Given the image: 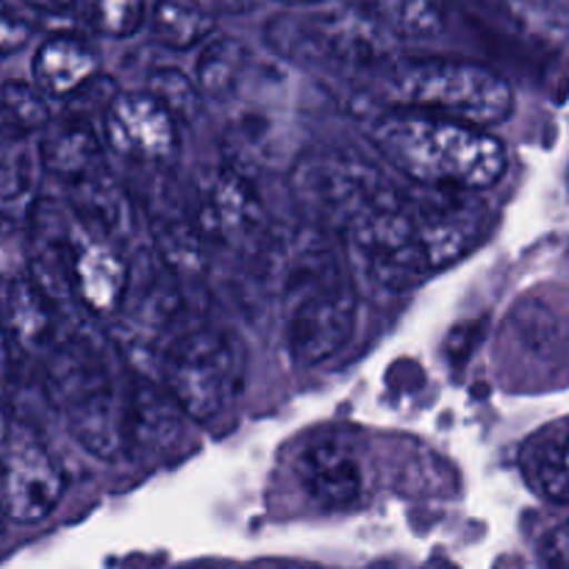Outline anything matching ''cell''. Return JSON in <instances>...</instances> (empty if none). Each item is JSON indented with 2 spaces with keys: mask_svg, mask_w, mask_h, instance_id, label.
I'll return each mask as SVG.
<instances>
[{
  "mask_svg": "<svg viewBox=\"0 0 569 569\" xmlns=\"http://www.w3.org/2000/svg\"><path fill=\"white\" fill-rule=\"evenodd\" d=\"M481 220V206L467 200V192H409L383 178L339 233L367 278L409 289L461 259L478 239Z\"/></svg>",
  "mask_w": 569,
  "mask_h": 569,
  "instance_id": "cell-1",
  "label": "cell"
},
{
  "mask_svg": "<svg viewBox=\"0 0 569 569\" xmlns=\"http://www.w3.org/2000/svg\"><path fill=\"white\" fill-rule=\"evenodd\" d=\"M383 159L431 189L478 192L503 176L506 144L483 128L422 111H395L372 131Z\"/></svg>",
  "mask_w": 569,
  "mask_h": 569,
  "instance_id": "cell-2",
  "label": "cell"
},
{
  "mask_svg": "<svg viewBox=\"0 0 569 569\" xmlns=\"http://www.w3.org/2000/svg\"><path fill=\"white\" fill-rule=\"evenodd\" d=\"M287 342L300 365H322L348 345L356 326V283L331 250H311L283 287Z\"/></svg>",
  "mask_w": 569,
  "mask_h": 569,
  "instance_id": "cell-3",
  "label": "cell"
},
{
  "mask_svg": "<svg viewBox=\"0 0 569 569\" xmlns=\"http://www.w3.org/2000/svg\"><path fill=\"white\" fill-rule=\"evenodd\" d=\"M395 98L411 111L487 128L515 109L511 83L476 61L422 59L403 67L392 83Z\"/></svg>",
  "mask_w": 569,
  "mask_h": 569,
  "instance_id": "cell-4",
  "label": "cell"
},
{
  "mask_svg": "<svg viewBox=\"0 0 569 569\" xmlns=\"http://www.w3.org/2000/svg\"><path fill=\"white\" fill-rule=\"evenodd\" d=\"M159 370L167 395L183 415L192 420H211L237 395L242 359L226 331L203 326L178 333Z\"/></svg>",
  "mask_w": 569,
  "mask_h": 569,
  "instance_id": "cell-5",
  "label": "cell"
},
{
  "mask_svg": "<svg viewBox=\"0 0 569 569\" xmlns=\"http://www.w3.org/2000/svg\"><path fill=\"white\" fill-rule=\"evenodd\" d=\"M267 39L295 59L378 64L392 53L395 33L365 6H342L317 14L276 17L267 28Z\"/></svg>",
  "mask_w": 569,
  "mask_h": 569,
  "instance_id": "cell-6",
  "label": "cell"
},
{
  "mask_svg": "<svg viewBox=\"0 0 569 569\" xmlns=\"http://www.w3.org/2000/svg\"><path fill=\"white\" fill-rule=\"evenodd\" d=\"M53 387L78 442L94 456L126 445V406L117 400L109 367L98 350L76 345L53 367Z\"/></svg>",
  "mask_w": 569,
  "mask_h": 569,
  "instance_id": "cell-7",
  "label": "cell"
},
{
  "mask_svg": "<svg viewBox=\"0 0 569 569\" xmlns=\"http://www.w3.org/2000/svg\"><path fill=\"white\" fill-rule=\"evenodd\" d=\"M67 492L59 459L28 431L9 428L3 442V509L22 526L44 520Z\"/></svg>",
  "mask_w": 569,
  "mask_h": 569,
  "instance_id": "cell-8",
  "label": "cell"
},
{
  "mask_svg": "<svg viewBox=\"0 0 569 569\" xmlns=\"http://www.w3.org/2000/svg\"><path fill=\"white\" fill-rule=\"evenodd\" d=\"M103 126L111 148L133 159L159 161L178 148V120L148 89L117 94L106 109Z\"/></svg>",
  "mask_w": 569,
  "mask_h": 569,
  "instance_id": "cell-9",
  "label": "cell"
},
{
  "mask_svg": "<svg viewBox=\"0 0 569 569\" xmlns=\"http://www.w3.org/2000/svg\"><path fill=\"white\" fill-rule=\"evenodd\" d=\"M261 220V200L253 181L239 167L226 164L200 198L194 228L203 239L231 242L253 231Z\"/></svg>",
  "mask_w": 569,
  "mask_h": 569,
  "instance_id": "cell-10",
  "label": "cell"
},
{
  "mask_svg": "<svg viewBox=\"0 0 569 569\" xmlns=\"http://www.w3.org/2000/svg\"><path fill=\"white\" fill-rule=\"evenodd\" d=\"M306 492L326 509H348L365 495V465L350 445L326 439L306 448L298 465Z\"/></svg>",
  "mask_w": 569,
  "mask_h": 569,
  "instance_id": "cell-11",
  "label": "cell"
},
{
  "mask_svg": "<svg viewBox=\"0 0 569 569\" xmlns=\"http://www.w3.org/2000/svg\"><path fill=\"white\" fill-rule=\"evenodd\" d=\"M72 289L94 315H114L126 303L128 264L106 239H83L76 244Z\"/></svg>",
  "mask_w": 569,
  "mask_h": 569,
  "instance_id": "cell-12",
  "label": "cell"
},
{
  "mask_svg": "<svg viewBox=\"0 0 569 569\" xmlns=\"http://www.w3.org/2000/svg\"><path fill=\"white\" fill-rule=\"evenodd\" d=\"M520 470L533 495L569 503V417L550 420L522 442Z\"/></svg>",
  "mask_w": 569,
  "mask_h": 569,
  "instance_id": "cell-13",
  "label": "cell"
},
{
  "mask_svg": "<svg viewBox=\"0 0 569 569\" xmlns=\"http://www.w3.org/2000/svg\"><path fill=\"white\" fill-rule=\"evenodd\" d=\"M31 70L39 92L72 98L98 76V56L76 37H50L33 56Z\"/></svg>",
  "mask_w": 569,
  "mask_h": 569,
  "instance_id": "cell-14",
  "label": "cell"
},
{
  "mask_svg": "<svg viewBox=\"0 0 569 569\" xmlns=\"http://www.w3.org/2000/svg\"><path fill=\"white\" fill-rule=\"evenodd\" d=\"M39 161L44 164V170L70 178V181L106 170L103 150L87 122H64V126L53 128L39 144Z\"/></svg>",
  "mask_w": 569,
  "mask_h": 569,
  "instance_id": "cell-15",
  "label": "cell"
},
{
  "mask_svg": "<svg viewBox=\"0 0 569 569\" xmlns=\"http://www.w3.org/2000/svg\"><path fill=\"white\" fill-rule=\"evenodd\" d=\"M6 328L20 348H42L53 331L48 295L31 278H11L6 287Z\"/></svg>",
  "mask_w": 569,
  "mask_h": 569,
  "instance_id": "cell-16",
  "label": "cell"
},
{
  "mask_svg": "<svg viewBox=\"0 0 569 569\" xmlns=\"http://www.w3.org/2000/svg\"><path fill=\"white\" fill-rule=\"evenodd\" d=\"M214 31V11L198 0H159L150 11V33L167 48L187 50Z\"/></svg>",
  "mask_w": 569,
  "mask_h": 569,
  "instance_id": "cell-17",
  "label": "cell"
},
{
  "mask_svg": "<svg viewBox=\"0 0 569 569\" xmlns=\"http://www.w3.org/2000/svg\"><path fill=\"white\" fill-rule=\"evenodd\" d=\"M361 6L398 37H433L445 22V0H361Z\"/></svg>",
  "mask_w": 569,
  "mask_h": 569,
  "instance_id": "cell-18",
  "label": "cell"
},
{
  "mask_svg": "<svg viewBox=\"0 0 569 569\" xmlns=\"http://www.w3.org/2000/svg\"><path fill=\"white\" fill-rule=\"evenodd\" d=\"M72 206L83 217V222L103 233H114L126 226V220H122L126 200H122L120 189L109 181L106 170L72 181Z\"/></svg>",
  "mask_w": 569,
  "mask_h": 569,
  "instance_id": "cell-19",
  "label": "cell"
},
{
  "mask_svg": "<svg viewBox=\"0 0 569 569\" xmlns=\"http://www.w3.org/2000/svg\"><path fill=\"white\" fill-rule=\"evenodd\" d=\"M248 50L233 37H217L203 44L198 59V87L211 98H226L233 92L244 70Z\"/></svg>",
  "mask_w": 569,
  "mask_h": 569,
  "instance_id": "cell-20",
  "label": "cell"
},
{
  "mask_svg": "<svg viewBox=\"0 0 569 569\" xmlns=\"http://www.w3.org/2000/svg\"><path fill=\"white\" fill-rule=\"evenodd\" d=\"M78 9L87 26L106 37H128L144 20L142 0H78Z\"/></svg>",
  "mask_w": 569,
  "mask_h": 569,
  "instance_id": "cell-21",
  "label": "cell"
},
{
  "mask_svg": "<svg viewBox=\"0 0 569 569\" xmlns=\"http://www.w3.org/2000/svg\"><path fill=\"white\" fill-rule=\"evenodd\" d=\"M48 103L37 89L20 81H9L3 87V128L9 133L39 131L48 122Z\"/></svg>",
  "mask_w": 569,
  "mask_h": 569,
  "instance_id": "cell-22",
  "label": "cell"
},
{
  "mask_svg": "<svg viewBox=\"0 0 569 569\" xmlns=\"http://www.w3.org/2000/svg\"><path fill=\"white\" fill-rule=\"evenodd\" d=\"M148 92L153 94L156 100H161L178 122H189L198 114L200 87L189 81L183 72L156 70L148 81Z\"/></svg>",
  "mask_w": 569,
  "mask_h": 569,
  "instance_id": "cell-23",
  "label": "cell"
},
{
  "mask_svg": "<svg viewBox=\"0 0 569 569\" xmlns=\"http://www.w3.org/2000/svg\"><path fill=\"white\" fill-rule=\"evenodd\" d=\"M33 183H37V159L26 144L6 150L3 159V206L6 214H11L14 203L31 198Z\"/></svg>",
  "mask_w": 569,
  "mask_h": 569,
  "instance_id": "cell-24",
  "label": "cell"
},
{
  "mask_svg": "<svg viewBox=\"0 0 569 569\" xmlns=\"http://www.w3.org/2000/svg\"><path fill=\"white\" fill-rule=\"evenodd\" d=\"M545 561L550 569H569V522H561L545 539Z\"/></svg>",
  "mask_w": 569,
  "mask_h": 569,
  "instance_id": "cell-25",
  "label": "cell"
},
{
  "mask_svg": "<svg viewBox=\"0 0 569 569\" xmlns=\"http://www.w3.org/2000/svg\"><path fill=\"white\" fill-rule=\"evenodd\" d=\"M28 33H31V28H28L20 17L11 14V9H6V14H3V50L6 53H11V50L20 48V44L28 39Z\"/></svg>",
  "mask_w": 569,
  "mask_h": 569,
  "instance_id": "cell-26",
  "label": "cell"
},
{
  "mask_svg": "<svg viewBox=\"0 0 569 569\" xmlns=\"http://www.w3.org/2000/svg\"><path fill=\"white\" fill-rule=\"evenodd\" d=\"M28 6H33V9H44V11H64L70 9V6H76L78 0H26Z\"/></svg>",
  "mask_w": 569,
  "mask_h": 569,
  "instance_id": "cell-27",
  "label": "cell"
},
{
  "mask_svg": "<svg viewBox=\"0 0 569 569\" xmlns=\"http://www.w3.org/2000/svg\"><path fill=\"white\" fill-rule=\"evenodd\" d=\"M198 3H203L206 9H228V11H239L242 6H250V0H198Z\"/></svg>",
  "mask_w": 569,
  "mask_h": 569,
  "instance_id": "cell-28",
  "label": "cell"
},
{
  "mask_svg": "<svg viewBox=\"0 0 569 569\" xmlns=\"http://www.w3.org/2000/svg\"><path fill=\"white\" fill-rule=\"evenodd\" d=\"M287 3H309V0H287Z\"/></svg>",
  "mask_w": 569,
  "mask_h": 569,
  "instance_id": "cell-29",
  "label": "cell"
}]
</instances>
